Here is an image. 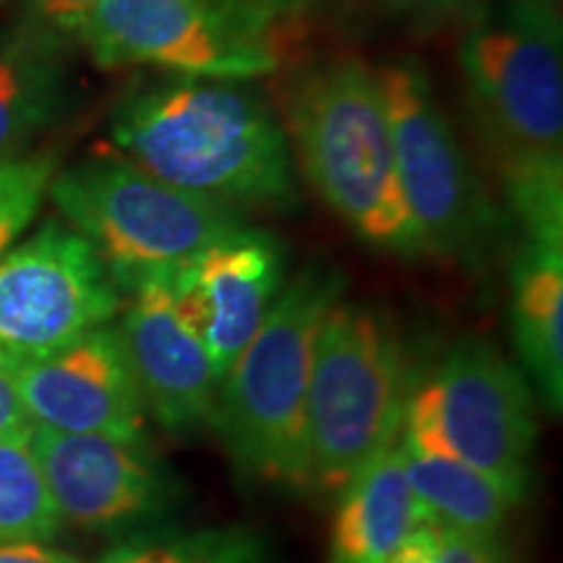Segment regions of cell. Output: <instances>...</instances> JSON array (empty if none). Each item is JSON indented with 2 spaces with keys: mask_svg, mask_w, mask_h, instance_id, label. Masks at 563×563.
<instances>
[{
  "mask_svg": "<svg viewBox=\"0 0 563 563\" xmlns=\"http://www.w3.org/2000/svg\"><path fill=\"white\" fill-rule=\"evenodd\" d=\"M112 144L154 178L228 207H290L292 146L274 112L235 81L178 79L133 91Z\"/></svg>",
  "mask_w": 563,
  "mask_h": 563,
  "instance_id": "1",
  "label": "cell"
},
{
  "mask_svg": "<svg viewBox=\"0 0 563 563\" xmlns=\"http://www.w3.org/2000/svg\"><path fill=\"white\" fill-rule=\"evenodd\" d=\"M285 131L313 191L363 243L418 256L376 68L342 58L308 70L287 102Z\"/></svg>",
  "mask_w": 563,
  "mask_h": 563,
  "instance_id": "2",
  "label": "cell"
},
{
  "mask_svg": "<svg viewBox=\"0 0 563 563\" xmlns=\"http://www.w3.org/2000/svg\"><path fill=\"white\" fill-rule=\"evenodd\" d=\"M344 295L342 272L308 266L282 285L266 319L224 373L211 426L243 473L308 488V382L313 342Z\"/></svg>",
  "mask_w": 563,
  "mask_h": 563,
  "instance_id": "3",
  "label": "cell"
},
{
  "mask_svg": "<svg viewBox=\"0 0 563 563\" xmlns=\"http://www.w3.org/2000/svg\"><path fill=\"white\" fill-rule=\"evenodd\" d=\"M563 42L553 0H501L460 45V68L506 188L563 178Z\"/></svg>",
  "mask_w": 563,
  "mask_h": 563,
  "instance_id": "4",
  "label": "cell"
},
{
  "mask_svg": "<svg viewBox=\"0 0 563 563\" xmlns=\"http://www.w3.org/2000/svg\"><path fill=\"white\" fill-rule=\"evenodd\" d=\"M47 196L68 228L87 238L121 292L243 228L238 209L154 178L121 154L55 173Z\"/></svg>",
  "mask_w": 563,
  "mask_h": 563,
  "instance_id": "5",
  "label": "cell"
},
{
  "mask_svg": "<svg viewBox=\"0 0 563 563\" xmlns=\"http://www.w3.org/2000/svg\"><path fill=\"white\" fill-rule=\"evenodd\" d=\"M407 361L384 316L336 300L313 342L308 382V488L340 493L399 435Z\"/></svg>",
  "mask_w": 563,
  "mask_h": 563,
  "instance_id": "6",
  "label": "cell"
},
{
  "mask_svg": "<svg viewBox=\"0 0 563 563\" xmlns=\"http://www.w3.org/2000/svg\"><path fill=\"white\" fill-rule=\"evenodd\" d=\"M538 435L522 371L485 340L454 342L431 376L410 391L399 439L496 477L517 501L530 488Z\"/></svg>",
  "mask_w": 563,
  "mask_h": 563,
  "instance_id": "7",
  "label": "cell"
},
{
  "mask_svg": "<svg viewBox=\"0 0 563 563\" xmlns=\"http://www.w3.org/2000/svg\"><path fill=\"white\" fill-rule=\"evenodd\" d=\"M266 19L241 0H100L79 37L102 68L154 66L183 79L243 81L279 68Z\"/></svg>",
  "mask_w": 563,
  "mask_h": 563,
  "instance_id": "8",
  "label": "cell"
},
{
  "mask_svg": "<svg viewBox=\"0 0 563 563\" xmlns=\"http://www.w3.org/2000/svg\"><path fill=\"white\" fill-rule=\"evenodd\" d=\"M376 76L420 253L470 262L490 243L496 211L443 115L426 68L415 58H399L376 68Z\"/></svg>",
  "mask_w": 563,
  "mask_h": 563,
  "instance_id": "9",
  "label": "cell"
},
{
  "mask_svg": "<svg viewBox=\"0 0 563 563\" xmlns=\"http://www.w3.org/2000/svg\"><path fill=\"white\" fill-rule=\"evenodd\" d=\"M121 311V290L68 224L45 222L0 258V368L42 361Z\"/></svg>",
  "mask_w": 563,
  "mask_h": 563,
  "instance_id": "10",
  "label": "cell"
},
{
  "mask_svg": "<svg viewBox=\"0 0 563 563\" xmlns=\"http://www.w3.org/2000/svg\"><path fill=\"white\" fill-rule=\"evenodd\" d=\"M30 449L60 522L84 532H133L175 504V485L146 441L32 428Z\"/></svg>",
  "mask_w": 563,
  "mask_h": 563,
  "instance_id": "11",
  "label": "cell"
},
{
  "mask_svg": "<svg viewBox=\"0 0 563 563\" xmlns=\"http://www.w3.org/2000/svg\"><path fill=\"white\" fill-rule=\"evenodd\" d=\"M5 373L34 428L144 441V399L121 332L110 323Z\"/></svg>",
  "mask_w": 563,
  "mask_h": 563,
  "instance_id": "12",
  "label": "cell"
},
{
  "mask_svg": "<svg viewBox=\"0 0 563 563\" xmlns=\"http://www.w3.org/2000/svg\"><path fill=\"white\" fill-rule=\"evenodd\" d=\"M131 292L118 332L146 412L173 433L209 426L220 378L199 329L183 313L173 269L152 274Z\"/></svg>",
  "mask_w": 563,
  "mask_h": 563,
  "instance_id": "13",
  "label": "cell"
},
{
  "mask_svg": "<svg viewBox=\"0 0 563 563\" xmlns=\"http://www.w3.org/2000/svg\"><path fill=\"white\" fill-rule=\"evenodd\" d=\"M285 285V251L264 230L238 228L173 269L183 313L207 344L217 378L258 332Z\"/></svg>",
  "mask_w": 563,
  "mask_h": 563,
  "instance_id": "14",
  "label": "cell"
},
{
  "mask_svg": "<svg viewBox=\"0 0 563 563\" xmlns=\"http://www.w3.org/2000/svg\"><path fill=\"white\" fill-rule=\"evenodd\" d=\"M422 525L397 435L340 490L329 563H384Z\"/></svg>",
  "mask_w": 563,
  "mask_h": 563,
  "instance_id": "15",
  "label": "cell"
},
{
  "mask_svg": "<svg viewBox=\"0 0 563 563\" xmlns=\"http://www.w3.org/2000/svg\"><path fill=\"white\" fill-rule=\"evenodd\" d=\"M511 332L548 410L563 407V245L525 241L511 269Z\"/></svg>",
  "mask_w": 563,
  "mask_h": 563,
  "instance_id": "16",
  "label": "cell"
},
{
  "mask_svg": "<svg viewBox=\"0 0 563 563\" xmlns=\"http://www.w3.org/2000/svg\"><path fill=\"white\" fill-rule=\"evenodd\" d=\"M399 449L426 525L496 540L519 504L496 477L452 456L418 452L402 439Z\"/></svg>",
  "mask_w": 563,
  "mask_h": 563,
  "instance_id": "17",
  "label": "cell"
},
{
  "mask_svg": "<svg viewBox=\"0 0 563 563\" xmlns=\"http://www.w3.org/2000/svg\"><path fill=\"white\" fill-rule=\"evenodd\" d=\"M66 104V74L51 55L32 45L0 47V162L24 154Z\"/></svg>",
  "mask_w": 563,
  "mask_h": 563,
  "instance_id": "18",
  "label": "cell"
},
{
  "mask_svg": "<svg viewBox=\"0 0 563 563\" xmlns=\"http://www.w3.org/2000/svg\"><path fill=\"white\" fill-rule=\"evenodd\" d=\"M60 527L30 441H0V543H51Z\"/></svg>",
  "mask_w": 563,
  "mask_h": 563,
  "instance_id": "19",
  "label": "cell"
},
{
  "mask_svg": "<svg viewBox=\"0 0 563 563\" xmlns=\"http://www.w3.org/2000/svg\"><path fill=\"white\" fill-rule=\"evenodd\" d=\"M100 563H266L262 543L238 530L144 534L115 545Z\"/></svg>",
  "mask_w": 563,
  "mask_h": 563,
  "instance_id": "20",
  "label": "cell"
},
{
  "mask_svg": "<svg viewBox=\"0 0 563 563\" xmlns=\"http://www.w3.org/2000/svg\"><path fill=\"white\" fill-rule=\"evenodd\" d=\"M58 173L53 154H19L0 162V258L30 228Z\"/></svg>",
  "mask_w": 563,
  "mask_h": 563,
  "instance_id": "21",
  "label": "cell"
},
{
  "mask_svg": "<svg viewBox=\"0 0 563 563\" xmlns=\"http://www.w3.org/2000/svg\"><path fill=\"white\" fill-rule=\"evenodd\" d=\"M435 545H439L441 563H504L501 553L496 551V540L475 538L454 530L433 527Z\"/></svg>",
  "mask_w": 563,
  "mask_h": 563,
  "instance_id": "22",
  "label": "cell"
},
{
  "mask_svg": "<svg viewBox=\"0 0 563 563\" xmlns=\"http://www.w3.org/2000/svg\"><path fill=\"white\" fill-rule=\"evenodd\" d=\"M97 3L100 0H30L34 16L63 34H79Z\"/></svg>",
  "mask_w": 563,
  "mask_h": 563,
  "instance_id": "23",
  "label": "cell"
},
{
  "mask_svg": "<svg viewBox=\"0 0 563 563\" xmlns=\"http://www.w3.org/2000/svg\"><path fill=\"white\" fill-rule=\"evenodd\" d=\"M32 420L21 405L11 376L0 368V441H30Z\"/></svg>",
  "mask_w": 563,
  "mask_h": 563,
  "instance_id": "24",
  "label": "cell"
},
{
  "mask_svg": "<svg viewBox=\"0 0 563 563\" xmlns=\"http://www.w3.org/2000/svg\"><path fill=\"white\" fill-rule=\"evenodd\" d=\"M384 563H441L433 527H418V530H415Z\"/></svg>",
  "mask_w": 563,
  "mask_h": 563,
  "instance_id": "25",
  "label": "cell"
},
{
  "mask_svg": "<svg viewBox=\"0 0 563 563\" xmlns=\"http://www.w3.org/2000/svg\"><path fill=\"white\" fill-rule=\"evenodd\" d=\"M0 563H84L47 543H0Z\"/></svg>",
  "mask_w": 563,
  "mask_h": 563,
  "instance_id": "26",
  "label": "cell"
},
{
  "mask_svg": "<svg viewBox=\"0 0 563 563\" xmlns=\"http://www.w3.org/2000/svg\"><path fill=\"white\" fill-rule=\"evenodd\" d=\"M389 3L397 5L399 11L418 13V16H439V13L460 9L467 0H389Z\"/></svg>",
  "mask_w": 563,
  "mask_h": 563,
  "instance_id": "27",
  "label": "cell"
},
{
  "mask_svg": "<svg viewBox=\"0 0 563 563\" xmlns=\"http://www.w3.org/2000/svg\"><path fill=\"white\" fill-rule=\"evenodd\" d=\"M249 9L264 13V16H274V13H287L298 11L302 5L313 3V0H241Z\"/></svg>",
  "mask_w": 563,
  "mask_h": 563,
  "instance_id": "28",
  "label": "cell"
}]
</instances>
